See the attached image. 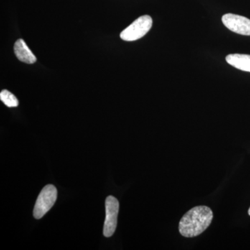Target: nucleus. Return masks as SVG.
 <instances>
[{"instance_id": "nucleus-1", "label": "nucleus", "mask_w": 250, "mask_h": 250, "mask_svg": "<svg viewBox=\"0 0 250 250\" xmlns=\"http://www.w3.org/2000/svg\"><path fill=\"white\" fill-rule=\"evenodd\" d=\"M213 218V211L209 207L206 206L193 207L179 221V233L187 238L199 236L209 227Z\"/></svg>"}, {"instance_id": "nucleus-8", "label": "nucleus", "mask_w": 250, "mask_h": 250, "mask_svg": "<svg viewBox=\"0 0 250 250\" xmlns=\"http://www.w3.org/2000/svg\"><path fill=\"white\" fill-rule=\"evenodd\" d=\"M0 100L8 107H16L19 104L16 97L7 90H1L0 93Z\"/></svg>"}, {"instance_id": "nucleus-9", "label": "nucleus", "mask_w": 250, "mask_h": 250, "mask_svg": "<svg viewBox=\"0 0 250 250\" xmlns=\"http://www.w3.org/2000/svg\"><path fill=\"white\" fill-rule=\"evenodd\" d=\"M248 214H249L250 215V207L249 210H248Z\"/></svg>"}, {"instance_id": "nucleus-6", "label": "nucleus", "mask_w": 250, "mask_h": 250, "mask_svg": "<svg viewBox=\"0 0 250 250\" xmlns=\"http://www.w3.org/2000/svg\"><path fill=\"white\" fill-rule=\"evenodd\" d=\"M14 52L18 60L27 64L34 63L37 60L22 39H18L14 45Z\"/></svg>"}, {"instance_id": "nucleus-2", "label": "nucleus", "mask_w": 250, "mask_h": 250, "mask_svg": "<svg viewBox=\"0 0 250 250\" xmlns=\"http://www.w3.org/2000/svg\"><path fill=\"white\" fill-rule=\"evenodd\" d=\"M152 26V18L147 15L141 16L122 31L121 38L125 41L139 40L146 35Z\"/></svg>"}, {"instance_id": "nucleus-4", "label": "nucleus", "mask_w": 250, "mask_h": 250, "mask_svg": "<svg viewBox=\"0 0 250 250\" xmlns=\"http://www.w3.org/2000/svg\"><path fill=\"white\" fill-rule=\"evenodd\" d=\"M106 208V218H105L104 226V236L111 237L116 231L118 215L119 212V202L116 197L108 196L105 202Z\"/></svg>"}, {"instance_id": "nucleus-3", "label": "nucleus", "mask_w": 250, "mask_h": 250, "mask_svg": "<svg viewBox=\"0 0 250 250\" xmlns=\"http://www.w3.org/2000/svg\"><path fill=\"white\" fill-rule=\"evenodd\" d=\"M57 199V190L53 185L45 186L41 190L34 208V216L41 219L53 207Z\"/></svg>"}, {"instance_id": "nucleus-7", "label": "nucleus", "mask_w": 250, "mask_h": 250, "mask_svg": "<svg viewBox=\"0 0 250 250\" xmlns=\"http://www.w3.org/2000/svg\"><path fill=\"white\" fill-rule=\"evenodd\" d=\"M227 62L238 70L250 72V55L233 54L226 57Z\"/></svg>"}, {"instance_id": "nucleus-5", "label": "nucleus", "mask_w": 250, "mask_h": 250, "mask_svg": "<svg viewBox=\"0 0 250 250\" xmlns=\"http://www.w3.org/2000/svg\"><path fill=\"white\" fill-rule=\"evenodd\" d=\"M222 21L230 31L241 35L250 36V20L248 18L239 15L227 14L224 15Z\"/></svg>"}]
</instances>
